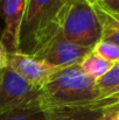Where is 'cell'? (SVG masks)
Masks as SVG:
<instances>
[{"instance_id":"obj_15","label":"cell","mask_w":119,"mask_h":120,"mask_svg":"<svg viewBox=\"0 0 119 120\" xmlns=\"http://www.w3.org/2000/svg\"><path fill=\"white\" fill-rule=\"evenodd\" d=\"M8 65V51L6 47L0 42V70L7 68Z\"/></svg>"},{"instance_id":"obj_13","label":"cell","mask_w":119,"mask_h":120,"mask_svg":"<svg viewBox=\"0 0 119 120\" xmlns=\"http://www.w3.org/2000/svg\"><path fill=\"white\" fill-rule=\"evenodd\" d=\"M102 23L119 19V0H100L93 6Z\"/></svg>"},{"instance_id":"obj_1","label":"cell","mask_w":119,"mask_h":120,"mask_svg":"<svg viewBox=\"0 0 119 120\" xmlns=\"http://www.w3.org/2000/svg\"><path fill=\"white\" fill-rule=\"evenodd\" d=\"M96 80L84 74L79 64L60 68L40 89L39 107L46 111L56 107L99 106Z\"/></svg>"},{"instance_id":"obj_18","label":"cell","mask_w":119,"mask_h":120,"mask_svg":"<svg viewBox=\"0 0 119 120\" xmlns=\"http://www.w3.org/2000/svg\"><path fill=\"white\" fill-rule=\"evenodd\" d=\"M111 106H119V96L116 97L113 100H112V105Z\"/></svg>"},{"instance_id":"obj_19","label":"cell","mask_w":119,"mask_h":120,"mask_svg":"<svg viewBox=\"0 0 119 120\" xmlns=\"http://www.w3.org/2000/svg\"><path fill=\"white\" fill-rule=\"evenodd\" d=\"M88 1H89V2H90L92 6H95V5H96V4H98L100 0H88Z\"/></svg>"},{"instance_id":"obj_12","label":"cell","mask_w":119,"mask_h":120,"mask_svg":"<svg viewBox=\"0 0 119 120\" xmlns=\"http://www.w3.org/2000/svg\"><path fill=\"white\" fill-rule=\"evenodd\" d=\"M92 52L112 64L119 62V44L109 39H102L97 42L92 48Z\"/></svg>"},{"instance_id":"obj_2","label":"cell","mask_w":119,"mask_h":120,"mask_svg":"<svg viewBox=\"0 0 119 120\" xmlns=\"http://www.w3.org/2000/svg\"><path fill=\"white\" fill-rule=\"evenodd\" d=\"M67 0H28L20 28L19 51L35 55L60 33V14Z\"/></svg>"},{"instance_id":"obj_8","label":"cell","mask_w":119,"mask_h":120,"mask_svg":"<svg viewBox=\"0 0 119 120\" xmlns=\"http://www.w3.org/2000/svg\"><path fill=\"white\" fill-rule=\"evenodd\" d=\"M106 109V107H105ZM104 107L100 106H70L46 110L47 120H98Z\"/></svg>"},{"instance_id":"obj_4","label":"cell","mask_w":119,"mask_h":120,"mask_svg":"<svg viewBox=\"0 0 119 120\" xmlns=\"http://www.w3.org/2000/svg\"><path fill=\"white\" fill-rule=\"evenodd\" d=\"M40 90L8 67L0 77V114L21 107H39Z\"/></svg>"},{"instance_id":"obj_10","label":"cell","mask_w":119,"mask_h":120,"mask_svg":"<svg viewBox=\"0 0 119 120\" xmlns=\"http://www.w3.org/2000/svg\"><path fill=\"white\" fill-rule=\"evenodd\" d=\"M112 65H113L112 63L103 60L102 57L92 52V50L79 63V67L82 68L84 74L95 80L103 77L112 68Z\"/></svg>"},{"instance_id":"obj_21","label":"cell","mask_w":119,"mask_h":120,"mask_svg":"<svg viewBox=\"0 0 119 120\" xmlns=\"http://www.w3.org/2000/svg\"><path fill=\"white\" fill-rule=\"evenodd\" d=\"M27 2H28V0H27Z\"/></svg>"},{"instance_id":"obj_3","label":"cell","mask_w":119,"mask_h":120,"mask_svg":"<svg viewBox=\"0 0 119 120\" xmlns=\"http://www.w3.org/2000/svg\"><path fill=\"white\" fill-rule=\"evenodd\" d=\"M60 32L65 40L92 49L104 36L103 23L88 0H67L60 14Z\"/></svg>"},{"instance_id":"obj_9","label":"cell","mask_w":119,"mask_h":120,"mask_svg":"<svg viewBox=\"0 0 119 120\" xmlns=\"http://www.w3.org/2000/svg\"><path fill=\"white\" fill-rule=\"evenodd\" d=\"M100 107H111L112 100L119 96V62L113 64L112 68L100 78L96 80Z\"/></svg>"},{"instance_id":"obj_11","label":"cell","mask_w":119,"mask_h":120,"mask_svg":"<svg viewBox=\"0 0 119 120\" xmlns=\"http://www.w3.org/2000/svg\"><path fill=\"white\" fill-rule=\"evenodd\" d=\"M0 120H47L44 111L36 107H21L0 114Z\"/></svg>"},{"instance_id":"obj_16","label":"cell","mask_w":119,"mask_h":120,"mask_svg":"<svg viewBox=\"0 0 119 120\" xmlns=\"http://www.w3.org/2000/svg\"><path fill=\"white\" fill-rule=\"evenodd\" d=\"M104 27V35L110 33V32H115V30H119V19H115V20H110L103 23ZM104 38V36H103Z\"/></svg>"},{"instance_id":"obj_17","label":"cell","mask_w":119,"mask_h":120,"mask_svg":"<svg viewBox=\"0 0 119 120\" xmlns=\"http://www.w3.org/2000/svg\"><path fill=\"white\" fill-rule=\"evenodd\" d=\"M103 39H109V40L116 42L117 44H119V30H115V32H110L107 34L104 35Z\"/></svg>"},{"instance_id":"obj_14","label":"cell","mask_w":119,"mask_h":120,"mask_svg":"<svg viewBox=\"0 0 119 120\" xmlns=\"http://www.w3.org/2000/svg\"><path fill=\"white\" fill-rule=\"evenodd\" d=\"M98 120H119V106H111L104 109Z\"/></svg>"},{"instance_id":"obj_6","label":"cell","mask_w":119,"mask_h":120,"mask_svg":"<svg viewBox=\"0 0 119 120\" xmlns=\"http://www.w3.org/2000/svg\"><path fill=\"white\" fill-rule=\"evenodd\" d=\"M9 69L20 75L34 87L40 90L44 83L51 77V75L60 68H55L48 64L34 55H29L22 51L8 52V65Z\"/></svg>"},{"instance_id":"obj_5","label":"cell","mask_w":119,"mask_h":120,"mask_svg":"<svg viewBox=\"0 0 119 120\" xmlns=\"http://www.w3.org/2000/svg\"><path fill=\"white\" fill-rule=\"evenodd\" d=\"M92 49L65 40L61 32L34 55L55 68H65L79 64Z\"/></svg>"},{"instance_id":"obj_20","label":"cell","mask_w":119,"mask_h":120,"mask_svg":"<svg viewBox=\"0 0 119 120\" xmlns=\"http://www.w3.org/2000/svg\"><path fill=\"white\" fill-rule=\"evenodd\" d=\"M1 72H2V70H0V77H1Z\"/></svg>"},{"instance_id":"obj_7","label":"cell","mask_w":119,"mask_h":120,"mask_svg":"<svg viewBox=\"0 0 119 120\" xmlns=\"http://www.w3.org/2000/svg\"><path fill=\"white\" fill-rule=\"evenodd\" d=\"M26 6L27 0H0V14L5 22L0 42L6 47L8 52L19 50L20 28Z\"/></svg>"}]
</instances>
